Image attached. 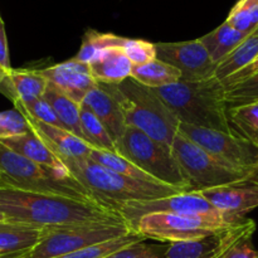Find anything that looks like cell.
Here are the masks:
<instances>
[{
	"label": "cell",
	"instance_id": "20",
	"mask_svg": "<svg viewBox=\"0 0 258 258\" xmlns=\"http://www.w3.org/2000/svg\"><path fill=\"white\" fill-rule=\"evenodd\" d=\"M239 223V222H238ZM238 223L212 236L193 241L169 243L161 252L163 258H212L222 248Z\"/></svg>",
	"mask_w": 258,
	"mask_h": 258
},
{
	"label": "cell",
	"instance_id": "39",
	"mask_svg": "<svg viewBox=\"0 0 258 258\" xmlns=\"http://www.w3.org/2000/svg\"><path fill=\"white\" fill-rule=\"evenodd\" d=\"M257 73H258V55L253 60H252L251 63H249L248 66H247V67H244L243 70L238 71L237 73L232 75L231 77L224 80L223 82H222V85H223L224 87H227V86L234 85V83H238L241 82V81L247 80V78L252 77V76L257 75Z\"/></svg>",
	"mask_w": 258,
	"mask_h": 258
},
{
	"label": "cell",
	"instance_id": "12",
	"mask_svg": "<svg viewBox=\"0 0 258 258\" xmlns=\"http://www.w3.org/2000/svg\"><path fill=\"white\" fill-rule=\"evenodd\" d=\"M156 58L175 67L181 81L197 82L213 77L216 63L198 39L174 43H155Z\"/></svg>",
	"mask_w": 258,
	"mask_h": 258
},
{
	"label": "cell",
	"instance_id": "28",
	"mask_svg": "<svg viewBox=\"0 0 258 258\" xmlns=\"http://www.w3.org/2000/svg\"><path fill=\"white\" fill-rule=\"evenodd\" d=\"M90 159H92V160L96 161L97 164H101V165L111 169V170L116 171V173L128 176V178H134L143 181H149V183L161 184L159 183L158 180H155L154 178H151V176L149 175V174H146L145 171L141 170V169L139 168V166H136L135 164L131 163L130 160H127V159L123 158L122 155L116 153V151L93 149L92 153H91L90 155ZM164 185H165V184H164Z\"/></svg>",
	"mask_w": 258,
	"mask_h": 258
},
{
	"label": "cell",
	"instance_id": "3",
	"mask_svg": "<svg viewBox=\"0 0 258 258\" xmlns=\"http://www.w3.org/2000/svg\"><path fill=\"white\" fill-rule=\"evenodd\" d=\"M67 170L98 201L108 204L143 202L186 193L188 190L158 183L138 180L118 174L92 159H73L58 156Z\"/></svg>",
	"mask_w": 258,
	"mask_h": 258
},
{
	"label": "cell",
	"instance_id": "4",
	"mask_svg": "<svg viewBox=\"0 0 258 258\" xmlns=\"http://www.w3.org/2000/svg\"><path fill=\"white\" fill-rule=\"evenodd\" d=\"M103 86L117 98L127 127L136 128L171 148L180 122L153 88L131 77L118 85Z\"/></svg>",
	"mask_w": 258,
	"mask_h": 258
},
{
	"label": "cell",
	"instance_id": "10",
	"mask_svg": "<svg viewBox=\"0 0 258 258\" xmlns=\"http://www.w3.org/2000/svg\"><path fill=\"white\" fill-rule=\"evenodd\" d=\"M179 133L227 165L258 174V145L236 131L224 133L180 123Z\"/></svg>",
	"mask_w": 258,
	"mask_h": 258
},
{
	"label": "cell",
	"instance_id": "30",
	"mask_svg": "<svg viewBox=\"0 0 258 258\" xmlns=\"http://www.w3.org/2000/svg\"><path fill=\"white\" fill-rule=\"evenodd\" d=\"M228 117L236 133L258 145V102L228 107Z\"/></svg>",
	"mask_w": 258,
	"mask_h": 258
},
{
	"label": "cell",
	"instance_id": "35",
	"mask_svg": "<svg viewBox=\"0 0 258 258\" xmlns=\"http://www.w3.org/2000/svg\"><path fill=\"white\" fill-rule=\"evenodd\" d=\"M30 130L27 117L17 108L0 112V140L24 135Z\"/></svg>",
	"mask_w": 258,
	"mask_h": 258
},
{
	"label": "cell",
	"instance_id": "6",
	"mask_svg": "<svg viewBox=\"0 0 258 258\" xmlns=\"http://www.w3.org/2000/svg\"><path fill=\"white\" fill-rule=\"evenodd\" d=\"M115 144L116 153L135 164L159 183L194 191L171 148L134 127L126 128L122 138Z\"/></svg>",
	"mask_w": 258,
	"mask_h": 258
},
{
	"label": "cell",
	"instance_id": "22",
	"mask_svg": "<svg viewBox=\"0 0 258 258\" xmlns=\"http://www.w3.org/2000/svg\"><path fill=\"white\" fill-rule=\"evenodd\" d=\"M43 97L52 106L63 127L87 143L81 126V103L68 97L50 83H48Z\"/></svg>",
	"mask_w": 258,
	"mask_h": 258
},
{
	"label": "cell",
	"instance_id": "21",
	"mask_svg": "<svg viewBox=\"0 0 258 258\" xmlns=\"http://www.w3.org/2000/svg\"><path fill=\"white\" fill-rule=\"evenodd\" d=\"M45 229L0 222V256L30 251L44 236Z\"/></svg>",
	"mask_w": 258,
	"mask_h": 258
},
{
	"label": "cell",
	"instance_id": "34",
	"mask_svg": "<svg viewBox=\"0 0 258 258\" xmlns=\"http://www.w3.org/2000/svg\"><path fill=\"white\" fill-rule=\"evenodd\" d=\"M14 106L17 110H19L27 117L33 118L35 121H39V122L48 123V125L63 127V125L60 123L57 115H55L53 107L49 105V102L47 100H44V97L29 103H14Z\"/></svg>",
	"mask_w": 258,
	"mask_h": 258
},
{
	"label": "cell",
	"instance_id": "37",
	"mask_svg": "<svg viewBox=\"0 0 258 258\" xmlns=\"http://www.w3.org/2000/svg\"><path fill=\"white\" fill-rule=\"evenodd\" d=\"M156 249H158L156 247L149 246L144 242H138L105 258H163L160 251H156Z\"/></svg>",
	"mask_w": 258,
	"mask_h": 258
},
{
	"label": "cell",
	"instance_id": "5",
	"mask_svg": "<svg viewBox=\"0 0 258 258\" xmlns=\"http://www.w3.org/2000/svg\"><path fill=\"white\" fill-rule=\"evenodd\" d=\"M0 184L48 196L98 201L71 173H59L39 165L19 155L2 143Z\"/></svg>",
	"mask_w": 258,
	"mask_h": 258
},
{
	"label": "cell",
	"instance_id": "27",
	"mask_svg": "<svg viewBox=\"0 0 258 258\" xmlns=\"http://www.w3.org/2000/svg\"><path fill=\"white\" fill-rule=\"evenodd\" d=\"M81 126L86 140L93 149L116 151V144L106 126L85 103H81Z\"/></svg>",
	"mask_w": 258,
	"mask_h": 258
},
{
	"label": "cell",
	"instance_id": "24",
	"mask_svg": "<svg viewBox=\"0 0 258 258\" xmlns=\"http://www.w3.org/2000/svg\"><path fill=\"white\" fill-rule=\"evenodd\" d=\"M248 35L247 33L234 29L228 23L224 22L211 33L199 38V40L208 50L212 60L218 64L229 53L233 52Z\"/></svg>",
	"mask_w": 258,
	"mask_h": 258
},
{
	"label": "cell",
	"instance_id": "1",
	"mask_svg": "<svg viewBox=\"0 0 258 258\" xmlns=\"http://www.w3.org/2000/svg\"><path fill=\"white\" fill-rule=\"evenodd\" d=\"M0 213L8 222L34 228L88 223H126L117 207L101 201L48 196L0 184Z\"/></svg>",
	"mask_w": 258,
	"mask_h": 258
},
{
	"label": "cell",
	"instance_id": "29",
	"mask_svg": "<svg viewBox=\"0 0 258 258\" xmlns=\"http://www.w3.org/2000/svg\"><path fill=\"white\" fill-rule=\"evenodd\" d=\"M123 42H125V37L90 29L83 35L82 44L75 58L81 62L91 63L102 50L111 47H122Z\"/></svg>",
	"mask_w": 258,
	"mask_h": 258
},
{
	"label": "cell",
	"instance_id": "14",
	"mask_svg": "<svg viewBox=\"0 0 258 258\" xmlns=\"http://www.w3.org/2000/svg\"><path fill=\"white\" fill-rule=\"evenodd\" d=\"M38 71L48 83L80 103H82L86 95L98 85L91 75L88 63L81 62L75 57Z\"/></svg>",
	"mask_w": 258,
	"mask_h": 258
},
{
	"label": "cell",
	"instance_id": "31",
	"mask_svg": "<svg viewBox=\"0 0 258 258\" xmlns=\"http://www.w3.org/2000/svg\"><path fill=\"white\" fill-rule=\"evenodd\" d=\"M143 241L144 237H141L136 232H133V233L127 234V236L102 242V243L93 244V246L86 247V248L78 249V251L72 252V253L64 254V256L57 258H105L110 256V254L115 253V252L120 251V249L125 248V247Z\"/></svg>",
	"mask_w": 258,
	"mask_h": 258
},
{
	"label": "cell",
	"instance_id": "26",
	"mask_svg": "<svg viewBox=\"0 0 258 258\" xmlns=\"http://www.w3.org/2000/svg\"><path fill=\"white\" fill-rule=\"evenodd\" d=\"M131 78L145 87L160 88L181 81V73L175 67L156 58L145 64L134 66Z\"/></svg>",
	"mask_w": 258,
	"mask_h": 258
},
{
	"label": "cell",
	"instance_id": "17",
	"mask_svg": "<svg viewBox=\"0 0 258 258\" xmlns=\"http://www.w3.org/2000/svg\"><path fill=\"white\" fill-rule=\"evenodd\" d=\"M48 81L38 70H12L0 81V91L13 103H29L44 96Z\"/></svg>",
	"mask_w": 258,
	"mask_h": 258
},
{
	"label": "cell",
	"instance_id": "23",
	"mask_svg": "<svg viewBox=\"0 0 258 258\" xmlns=\"http://www.w3.org/2000/svg\"><path fill=\"white\" fill-rule=\"evenodd\" d=\"M256 228L254 221L244 218L234 227L226 243L212 258H258V249L252 242Z\"/></svg>",
	"mask_w": 258,
	"mask_h": 258
},
{
	"label": "cell",
	"instance_id": "7",
	"mask_svg": "<svg viewBox=\"0 0 258 258\" xmlns=\"http://www.w3.org/2000/svg\"><path fill=\"white\" fill-rule=\"evenodd\" d=\"M126 223H88L45 229L44 236L22 258H57L133 233Z\"/></svg>",
	"mask_w": 258,
	"mask_h": 258
},
{
	"label": "cell",
	"instance_id": "15",
	"mask_svg": "<svg viewBox=\"0 0 258 258\" xmlns=\"http://www.w3.org/2000/svg\"><path fill=\"white\" fill-rule=\"evenodd\" d=\"M27 117V116H25ZM30 128L47 143L57 156L73 159L90 158L93 148L85 140L76 136L64 127L48 125L27 117Z\"/></svg>",
	"mask_w": 258,
	"mask_h": 258
},
{
	"label": "cell",
	"instance_id": "2",
	"mask_svg": "<svg viewBox=\"0 0 258 258\" xmlns=\"http://www.w3.org/2000/svg\"><path fill=\"white\" fill-rule=\"evenodd\" d=\"M153 90L180 123L234 133L224 100V86L219 81L214 78L197 82L179 81Z\"/></svg>",
	"mask_w": 258,
	"mask_h": 258
},
{
	"label": "cell",
	"instance_id": "19",
	"mask_svg": "<svg viewBox=\"0 0 258 258\" xmlns=\"http://www.w3.org/2000/svg\"><path fill=\"white\" fill-rule=\"evenodd\" d=\"M0 143L4 144L5 146L12 149L19 155L24 156V158L29 159V160L34 161L39 165L53 169V170L59 171V173H70L64 164L62 163V160L55 155L54 151L33 130L24 134V135L0 140Z\"/></svg>",
	"mask_w": 258,
	"mask_h": 258
},
{
	"label": "cell",
	"instance_id": "11",
	"mask_svg": "<svg viewBox=\"0 0 258 258\" xmlns=\"http://www.w3.org/2000/svg\"><path fill=\"white\" fill-rule=\"evenodd\" d=\"M116 207L131 228L141 217L151 213H170L180 214V216L223 218L221 213L198 191H186V193L151 199V201L127 202V203L116 204Z\"/></svg>",
	"mask_w": 258,
	"mask_h": 258
},
{
	"label": "cell",
	"instance_id": "32",
	"mask_svg": "<svg viewBox=\"0 0 258 258\" xmlns=\"http://www.w3.org/2000/svg\"><path fill=\"white\" fill-rule=\"evenodd\" d=\"M226 22L234 29L252 34L258 29V0H239L229 12Z\"/></svg>",
	"mask_w": 258,
	"mask_h": 258
},
{
	"label": "cell",
	"instance_id": "8",
	"mask_svg": "<svg viewBox=\"0 0 258 258\" xmlns=\"http://www.w3.org/2000/svg\"><path fill=\"white\" fill-rule=\"evenodd\" d=\"M171 151L194 191L226 185L258 175L227 165L180 133L174 139Z\"/></svg>",
	"mask_w": 258,
	"mask_h": 258
},
{
	"label": "cell",
	"instance_id": "40",
	"mask_svg": "<svg viewBox=\"0 0 258 258\" xmlns=\"http://www.w3.org/2000/svg\"><path fill=\"white\" fill-rule=\"evenodd\" d=\"M5 221H7V218H5V217L3 216L2 213H0V222H5ZM7 222H8V221H7Z\"/></svg>",
	"mask_w": 258,
	"mask_h": 258
},
{
	"label": "cell",
	"instance_id": "38",
	"mask_svg": "<svg viewBox=\"0 0 258 258\" xmlns=\"http://www.w3.org/2000/svg\"><path fill=\"white\" fill-rule=\"evenodd\" d=\"M9 58V47H8L7 33H5V24L0 17V75H9L12 71Z\"/></svg>",
	"mask_w": 258,
	"mask_h": 258
},
{
	"label": "cell",
	"instance_id": "13",
	"mask_svg": "<svg viewBox=\"0 0 258 258\" xmlns=\"http://www.w3.org/2000/svg\"><path fill=\"white\" fill-rule=\"evenodd\" d=\"M226 221L241 222L246 214L258 208V175L222 186L198 190Z\"/></svg>",
	"mask_w": 258,
	"mask_h": 258
},
{
	"label": "cell",
	"instance_id": "33",
	"mask_svg": "<svg viewBox=\"0 0 258 258\" xmlns=\"http://www.w3.org/2000/svg\"><path fill=\"white\" fill-rule=\"evenodd\" d=\"M224 100L228 107L258 102V73L247 80L224 87Z\"/></svg>",
	"mask_w": 258,
	"mask_h": 258
},
{
	"label": "cell",
	"instance_id": "36",
	"mask_svg": "<svg viewBox=\"0 0 258 258\" xmlns=\"http://www.w3.org/2000/svg\"><path fill=\"white\" fill-rule=\"evenodd\" d=\"M121 48L125 50L134 66L145 64L150 60L156 59L155 43L148 42V40L125 38V42Z\"/></svg>",
	"mask_w": 258,
	"mask_h": 258
},
{
	"label": "cell",
	"instance_id": "16",
	"mask_svg": "<svg viewBox=\"0 0 258 258\" xmlns=\"http://www.w3.org/2000/svg\"><path fill=\"white\" fill-rule=\"evenodd\" d=\"M82 103L90 107L92 112L102 121L115 143L122 138L127 128L125 117L117 98L105 86L98 83L86 95Z\"/></svg>",
	"mask_w": 258,
	"mask_h": 258
},
{
	"label": "cell",
	"instance_id": "18",
	"mask_svg": "<svg viewBox=\"0 0 258 258\" xmlns=\"http://www.w3.org/2000/svg\"><path fill=\"white\" fill-rule=\"evenodd\" d=\"M90 71L97 83L118 85L131 77L134 64L121 47L102 50L91 63Z\"/></svg>",
	"mask_w": 258,
	"mask_h": 258
},
{
	"label": "cell",
	"instance_id": "9",
	"mask_svg": "<svg viewBox=\"0 0 258 258\" xmlns=\"http://www.w3.org/2000/svg\"><path fill=\"white\" fill-rule=\"evenodd\" d=\"M233 224L236 223L227 222L223 218L151 213L141 217L134 224L133 229L144 237V239H154L169 244L204 238Z\"/></svg>",
	"mask_w": 258,
	"mask_h": 258
},
{
	"label": "cell",
	"instance_id": "25",
	"mask_svg": "<svg viewBox=\"0 0 258 258\" xmlns=\"http://www.w3.org/2000/svg\"><path fill=\"white\" fill-rule=\"evenodd\" d=\"M258 55V29L249 34L233 52L229 53L224 59L216 66L214 80L223 82L232 75L243 70Z\"/></svg>",
	"mask_w": 258,
	"mask_h": 258
}]
</instances>
